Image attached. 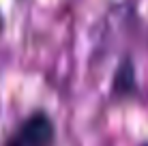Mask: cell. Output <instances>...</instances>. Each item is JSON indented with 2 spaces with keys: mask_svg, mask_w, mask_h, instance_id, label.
I'll list each match as a JSON object with an SVG mask.
<instances>
[{
  "mask_svg": "<svg viewBox=\"0 0 148 146\" xmlns=\"http://www.w3.org/2000/svg\"><path fill=\"white\" fill-rule=\"evenodd\" d=\"M137 88L135 82V67L131 64V60H122L118 71L114 75V84H112V93L116 97H131Z\"/></svg>",
  "mask_w": 148,
  "mask_h": 146,
  "instance_id": "obj_2",
  "label": "cell"
},
{
  "mask_svg": "<svg viewBox=\"0 0 148 146\" xmlns=\"http://www.w3.org/2000/svg\"><path fill=\"white\" fill-rule=\"evenodd\" d=\"M2 28H4V19H2V13H0V32H2Z\"/></svg>",
  "mask_w": 148,
  "mask_h": 146,
  "instance_id": "obj_3",
  "label": "cell"
},
{
  "mask_svg": "<svg viewBox=\"0 0 148 146\" xmlns=\"http://www.w3.org/2000/svg\"><path fill=\"white\" fill-rule=\"evenodd\" d=\"M56 127L45 112H32L17 125V129L7 138L4 146H54Z\"/></svg>",
  "mask_w": 148,
  "mask_h": 146,
  "instance_id": "obj_1",
  "label": "cell"
},
{
  "mask_svg": "<svg viewBox=\"0 0 148 146\" xmlns=\"http://www.w3.org/2000/svg\"><path fill=\"white\" fill-rule=\"evenodd\" d=\"M142 146H148V144H142Z\"/></svg>",
  "mask_w": 148,
  "mask_h": 146,
  "instance_id": "obj_4",
  "label": "cell"
}]
</instances>
